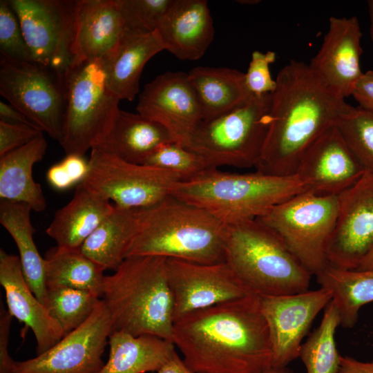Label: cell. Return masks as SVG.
<instances>
[{
    "label": "cell",
    "instance_id": "cell-41",
    "mask_svg": "<svg viewBox=\"0 0 373 373\" xmlns=\"http://www.w3.org/2000/svg\"><path fill=\"white\" fill-rule=\"evenodd\" d=\"M0 373H12L15 362L9 354L8 344L12 316L0 304Z\"/></svg>",
    "mask_w": 373,
    "mask_h": 373
},
{
    "label": "cell",
    "instance_id": "cell-38",
    "mask_svg": "<svg viewBox=\"0 0 373 373\" xmlns=\"http://www.w3.org/2000/svg\"><path fill=\"white\" fill-rule=\"evenodd\" d=\"M0 56L17 61H32L18 17L8 0L0 1Z\"/></svg>",
    "mask_w": 373,
    "mask_h": 373
},
{
    "label": "cell",
    "instance_id": "cell-27",
    "mask_svg": "<svg viewBox=\"0 0 373 373\" xmlns=\"http://www.w3.org/2000/svg\"><path fill=\"white\" fill-rule=\"evenodd\" d=\"M170 142L174 141L159 123L139 113L120 110L105 140L94 148L128 162L143 164L156 149Z\"/></svg>",
    "mask_w": 373,
    "mask_h": 373
},
{
    "label": "cell",
    "instance_id": "cell-9",
    "mask_svg": "<svg viewBox=\"0 0 373 373\" xmlns=\"http://www.w3.org/2000/svg\"><path fill=\"white\" fill-rule=\"evenodd\" d=\"M338 211V195L306 191L276 205L258 218L273 229L312 274L329 265L327 247Z\"/></svg>",
    "mask_w": 373,
    "mask_h": 373
},
{
    "label": "cell",
    "instance_id": "cell-26",
    "mask_svg": "<svg viewBox=\"0 0 373 373\" xmlns=\"http://www.w3.org/2000/svg\"><path fill=\"white\" fill-rule=\"evenodd\" d=\"M108 361L98 373L157 372L176 353L173 342L154 335L113 332Z\"/></svg>",
    "mask_w": 373,
    "mask_h": 373
},
{
    "label": "cell",
    "instance_id": "cell-23",
    "mask_svg": "<svg viewBox=\"0 0 373 373\" xmlns=\"http://www.w3.org/2000/svg\"><path fill=\"white\" fill-rule=\"evenodd\" d=\"M114 208L110 200L80 183L70 202L55 212L46 233L59 247L80 249Z\"/></svg>",
    "mask_w": 373,
    "mask_h": 373
},
{
    "label": "cell",
    "instance_id": "cell-16",
    "mask_svg": "<svg viewBox=\"0 0 373 373\" xmlns=\"http://www.w3.org/2000/svg\"><path fill=\"white\" fill-rule=\"evenodd\" d=\"M272 347V367H285L299 356L314 318L332 300L323 288L302 293L260 297Z\"/></svg>",
    "mask_w": 373,
    "mask_h": 373
},
{
    "label": "cell",
    "instance_id": "cell-21",
    "mask_svg": "<svg viewBox=\"0 0 373 373\" xmlns=\"http://www.w3.org/2000/svg\"><path fill=\"white\" fill-rule=\"evenodd\" d=\"M155 31L164 50L178 59H200L214 37L207 1L172 0Z\"/></svg>",
    "mask_w": 373,
    "mask_h": 373
},
{
    "label": "cell",
    "instance_id": "cell-31",
    "mask_svg": "<svg viewBox=\"0 0 373 373\" xmlns=\"http://www.w3.org/2000/svg\"><path fill=\"white\" fill-rule=\"evenodd\" d=\"M315 276L321 287L331 294L340 325L354 327L361 308L373 301V269H345L329 265Z\"/></svg>",
    "mask_w": 373,
    "mask_h": 373
},
{
    "label": "cell",
    "instance_id": "cell-17",
    "mask_svg": "<svg viewBox=\"0 0 373 373\" xmlns=\"http://www.w3.org/2000/svg\"><path fill=\"white\" fill-rule=\"evenodd\" d=\"M137 113L163 126L173 140L187 147L203 119L187 73L166 72L144 86Z\"/></svg>",
    "mask_w": 373,
    "mask_h": 373
},
{
    "label": "cell",
    "instance_id": "cell-50",
    "mask_svg": "<svg viewBox=\"0 0 373 373\" xmlns=\"http://www.w3.org/2000/svg\"><path fill=\"white\" fill-rule=\"evenodd\" d=\"M237 1L240 2V3H242V4H254V3H258V2H260V1H255V0H251V1L245 0V1Z\"/></svg>",
    "mask_w": 373,
    "mask_h": 373
},
{
    "label": "cell",
    "instance_id": "cell-10",
    "mask_svg": "<svg viewBox=\"0 0 373 373\" xmlns=\"http://www.w3.org/2000/svg\"><path fill=\"white\" fill-rule=\"evenodd\" d=\"M0 93L61 144L66 109L65 73L34 61H17L0 56Z\"/></svg>",
    "mask_w": 373,
    "mask_h": 373
},
{
    "label": "cell",
    "instance_id": "cell-28",
    "mask_svg": "<svg viewBox=\"0 0 373 373\" xmlns=\"http://www.w3.org/2000/svg\"><path fill=\"white\" fill-rule=\"evenodd\" d=\"M245 75L236 69L204 66L195 67L187 73L202 120L221 115L253 96L247 88Z\"/></svg>",
    "mask_w": 373,
    "mask_h": 373
},
{
    "label": "cell",
    "instance_id": "cell-12",
    "mask_svg": "<svg viewBox=\"0 0 373 373\" xmlns=\"http://www.w3.org/2000/svg\"><path fill=\"white\" fill-rule=\"evenodd\" d=\"M32 61L65 73L73 59L79 0H8Z\"/></svg>",
    "mask_w": 373,
    "mask_h": 373
},
{
    "label": "cell",
    "instance_id": "cell-8",
    "mask_svg": "<svg viewBox=\"0 0 373 373\" xmlns=\"http://www.w3.org/2000/svg\"><path fill=\"white\" fill-rule=\"evenodd\" d=\"M271 94L251 96L221 115L202 120L186 148L202 156L209 169L255 168L269 130Z\"/></svg>",
    "mask_w": 373,
    "mask_h": 373
},
{
    "label": "cell",
    "instance_id": "cell-44",
    "mask_svg": "<svg viewBox=\"0 0 373 373\" xmlns=\"http://www.w3.org/2000/svg\"><path fill=\"white\" fill-rule=\"evenodd\" d=\"M338 373H373V361L363 362L350 356H341Z\"/></svg>",
    "mask_w": 373,
    "mask_h": 373
},
{
    "label": "cell",
    "instance_id": "cell-47",
    "mask_svg": "<svg viewBox=\"0 0 373 373\" xmlns=\"http://www.w3.org/2000/svg\"><path fill=\"white\" fill-rule=\"evenodd\" d=\"M358 270H370L373 269V249L370 253L361 261Z\"/></svg>",
    "mask_w": 373,
    "mask_h": 373
},
{
    "label": "cell",
    "instance_id": "cell-35",
    "mask_svg": "<svg viewBox=\"0 0 373 373\" xmlns=\"http://www.w3.org/2000/svg\"><path fill=\"white\" fill-rule=\"evenodd\" d=\"M337 126L365 171L373 173V113L355 107Z\"/></svg>",
    "mask_w": 373,
    "mask_h": 373
},
{
    "label": "cell",
    "instance_id": "cell-48",
    "mask_svg": "<svg viewBox=\"0 0 373 373\" xmlns=\"http://www.w3.org/2000/svg\"><path fill=\"white\" fill-rule=\"evenodd\" d=\"M367 4L370 19V35L372 41H373V0L368 1Z\"/></svg>",
    "mask_w": 373,
    "mask_h": 373
},
{
    "label": "cell",
    "instance_id": "cell-29",
    "mask_svg": "<svg viewBox=\"0 0 373 373\" xmlns=\"http://www.w3.org/2000/svg\"><path fill=\"white\" fill-rule=\"evenodd\" d=\"M142 209L115 207L84 241L82 252L105 270H115L125 259L137 233Z\"/></svg>",
    "mask_w": 373,
    "mask_h": 373
},
{
    "label": "cell",
    "instance_id": "cell-15",
    "mask_svg": "<svg viewBox=\"0 0 373 373\" xmlns=\"http://www.w3.org/2000/svg\"><path fill=\"white\" fill-rule=\"evenodd\" d=\"M166 271L174 323L192 312L249 294L226 262L204 265L167 258Z\"/></svg>",
    "mask_w": 373,
    "mask_h": 373
},
{
    "label": "cell",
    "instance_id": "cell-36",
    "mask_svg": "<svg viewBox=\"0 0 373 373\" xmlns=\"http://www.w3.org/2000/svg\"><path fill=\"white\" fill-rule=\"evenodd\" d=\"M143 164L172 172L182 181L192 179L209 170L202 156L175 142L160 146Z\"/></svg>",
    "mask_w": 373,
    "mask_h": 373
},
{
    "label": "cell",
    "instance_id": "cell-32",
    "mask_svg": "<svg viewBox=\"0 0 373 373\" xmlns=\"http://www.w3.org/2000/svg\"><path fill=\"white\" fill-rule=\"evenodd\" d=\"M46 287H67L88 290L102 297L105 269L85 256L80 249L57 246L44 256Z\"/></svg>",
    "mask_w": 373,
    "mask_h": 373
},
{
    "label": "cell",
    "instance_id": "cell-43",
    "mask_svg": "<svg viewBox=\"0 0 373 373\" xmlns=\"http://www.w3.org/2000/svg\"><path fill=\"white\" fill-rule=\"evenodd\" d=\"M46 179L50 186L58 191H64L75 185L61 162L48 169Z\"/></svg>",
    "mask_w": 373,
    "mask_h": 373
},
{
    "label": "cell",
    "instance_id": "cell-3",
    "mask_svg": "<svg viewBox=\"0 0 373 373\" xmlns=\"http://www.w3.org/2000/svg\"><path fill=\"white\" fill-rule=\"evenodd\" d=\"M227 225L203 208L172 195L143 208L126 257L161 256L211 265L226 262Z\"/></svg>",
    "mask_w": 373,
    "mask_h": 373
},
{
    "label": "cell",
    "instance_id": "cell-1",
    "mask_svg": "<svg viewBox=\"0 0 373 373\" xmlns=\"http://www.w3.org/2000/svg\"><path fill=\"white\" fill-rule=\"evenodd\" d=\"M173 342L194 373H262L272 367L269 331L255 294L186 314L173 324Z\"/></svg>",
    "mask_w": 373,
    "mask_h": 373
},
{
    "label": "cell",
    "instance_id": "cell-40",
    "mask_svg": "<svg viewBox=\"0 0 373 373\" xmlns=\"http://www.w3.org/2000/svg\"><path fill=\"white\" fill-rule=\"evenodd\" d=\"M43 134L34 126L0 121V157Z\"/></svg>",
    "mask_w": 373,
    "mask_h": 373
},
{
    "label": "cell",
    "instance_id": "cell-19",
    "mask_svg": "<svg viewBox=\"0 0 373 373\" xmlns=\"http://www.w3.org/2000/svg\"><path fill=\"white\" fill-rule=\"evenodd\" d=\"M361 37L356 17H331L321 48L309 64L327 88L343 99L352 95L363 74L360 64Z\"/></svg>",
    "mask_w": 373,
    "mask_h": 373
},
{
    "label": "cell",
    "instance_id": "cell-25",
    "mask_svg": "<svg viewBox=\"0 0 373 373\" xmlns=\"http://www.w3.org/2000/svg\"><path fill=\"white\" fill-rule=\"evenodd\" d=\"M47 147L41 134L0 157L1 200L26 203L35 211L46 209V200L41 184L32 177V168L43 159Z\"/></svg>",
    "mask_w": 373,
    "mask_h": 373
},
{
    "label": "cell",
    "instance_id": "cell-11",
    "mask_svg": "<svg viewBox=\"0 0 373 373\" xmlns=\"http://www.w3.org/2000/svg\"><path fill=\"white\" fill-rule=\"evenodd\" d=\"M88 172L82 182L124 209H142L172 195L182 179L154 166L133 164L97 148L91 149Z\"/></svg>",
    "mask_w": 373,
    "mask_h": 373
},
{
    "label": "cell",
    "instance_id": "cell-2",
    "mask_svg": "<svg viewBox=\"0 0 373 373\" xmlns=\"http://www.w3.org/2000/svg\"><path fill=\"white\" fill-rule=\"evenodd\" d=\"M270 123L256 171L295 174L307 149L355 107L329 90L309 64L291 59L278 73Z\"/></svg>",
    "mask_w": 373,
    "mask_h": 373
},
{
    "label": "cell",
    "instance_id": "cell-18",
    "mask_svg": "<svg viewBox=\"0 0 373 373\" xmlns=\"http://www.w3.org/2000/svg\"><path fill=\"white\" fill-rule=\"evenodd\" d=\"M364 173L335 125L307 149L295 174L308 191L322 195H338L354 185Z\"/></svg>",
    "mask_w": 373,
    "mask_h": 373
},
{
    "label": "cell",
    "instance_id": "cell-14",
    "mask_svg": "<svg viewBox=\"0 0 373 373\" xmlns=\"http://www.w3.org/2000/svg\"><path fill=\"white\" fill-rule=\"evenodd\" d=\"M336 225L327 247L329 265L356 269L373 249V173L365 171L338 195Z\"/></svg>",
    "mask_w": 373,
    "mask_h": 373
},
{
    "label": "cell",
    "instance_id": "cell-34",
    "mask_svg": "<svg viewBox=\"0 0 373 373\" xmlns=\"http://www.w3.org/2000/svg\"><path fill=\"white\" fill-rule=\"evenodd\" d=\"M99 300L98 296L88 290L54 287L47 288L44 305L60 325L64 337L90 316Z\"/></svg>",
    "mask_w": 373,
    "mask_h": 373
},
{
    "label": "cell",
    "instance_id": "cell-46",
    "mask_svg": "<svg viewBox=\"0 0 373 373\" xmlns=\"http://www.w3.org/2000/svg\"><path fill=\"white\" fill-rule=\"evenodd\" d=\"M156 373H194L184 363L177 352Z\"/></svg>",
    "mask_w": 373,
    "mask_h": 373
},
{
    "label": "cell",
    "instance_id": "cell-33",
    "mask_svg": "<svg viewBox=\"0 0 373 373\" xmlns=\"http://www.w3.org/2000/svg\"><path fill=\"white\" fill-rule=\"evenodd\" d=\"M340 317L332 300L325 308L319 326L303 343L298 357L307 373H338L341 356L336 348L335 333Z\"/></svg>",
    "mask_w": 373,
    "mask_h": 373
},
{
    "label": "cell",
    "instance_id": "cell-37",
    "mask_svg": "<svg viewBox=\"0 0 373 373\" xmlns=\"http://www.w3.org/2000/svg\"><path fill=\"white\" fill-rule=\"evenodd\" d=\"M127 30L155 32L172 0H116Z\"/></svg>",
    "mask_w": 373,
    "mask_h": 373
},
{
    "label": "cell",
    "instance_id": "cell-5",
    "mask_svg": "<svg viewBox=\"0 0 373 373\" xmlns=\"http://www.w3.org/2000/svg\"><path fill=\"white\" fill-rule=\"evenodd\" d=\"M306 191L296 174L276 176L215 169L180 182L172 195L204 209L229 225L259 218L276 205Z\"/></svg>",
    "mask_w": 373,
    "mask_h": 373
},
{
    "label": "cell",
    "instance_id": "cell-20",
    "mask_svg": "<svg viewBox=\"0 0 373 373\" xmlns=\"http://www.w3.org/2000/svg\"><path fill=\"white\" fill-rule=\"evenodd\" d=\"M0 283L5 291L9 312L32 331L37 355L45 352L63 338L60 325L27 283L19 257L3 249H0Z\"/></svg>",
    "mask_w": 373,
    "mask_h": 373
},
{
    "label": "cell",
    "instance_id": "cell-22",
    "mask_svg": "<svg viewBox=\"0 0 373 373\" xmlns=\"http://www.w3.org/2000/svg\"><path fill=\"white\" fill-rule=\"evenodd\" d=\"M125 30L116 0H79L73 61L106 60L117 49Z\"/></svg>",
    "mask_w": 373,
    "mask_h": 373
},
{
    "label": "cell",
    "instance_id": "cell-13",
    "mask_svg": "<svg viewBox=\"0 0 373 373\" xmlns=\"http://www.w3.org/2000/svg\"><path fill=\"white\" fill-rule=\"evenodd\" d=\"M112 332L110 313L100 299L78 328L36 357L16 361L12 373H98Z\"/></svg>",
    "mask_w": 373,
    "mask_h": 373
},
{
    "label": "cell",
    "instance_id": "cell-49",
    "mask_svg": "<svg viewBox=\"0 0 373 373\" xmlns=\"http://www.w3.org/2000/svg\"><path fill=\"white\" fill-rule=\"evenodd\" d=\"M262 373H293L292 370L285 367H271Z\"/></svg>",
    "mask_w": 373,
    "mask_h": 373
},
{
    "label": "cell",
    "instance_id": "cell-24",
    "mask_svg": "<svg viewBox=\"0 0 373 373\" xmlns=\"http://www.w3.org/2000/svg\"><path fill=\"white\" fill-rule=\"evenodd\" d=\"M163 50L156 31L137 33L125 30L117 49L104 61L110 88L120 100L134 99L144 66Z\"/></svg>",
    "mask_w": 373,
    "mask_h": 373
},
{
    "label": "cell",
    "instance_id": "cell-45",
    "mask_svg": "<svg viewBox=\"0 0 373 373\" xmlns=\"http://www.w3.org/2000/svg\"><path fill=\"white\" fill-rule=\"evenodd\" d=\"M0 121L13 124H24L37 128L17 108L3 102H0Z\"/></svg>",
    "mask_w": 373,
    "mask_h": 373
},
{
    "label": "cell",
    "instance_id": "cell-42",
    "mask_svg": "<svg viewBox=\"0 0 373 373\" xmlns=\"http://www.w3.org/2000/svg\"><path fill=\"white\" fill-rule=\"evenodd\" d=\"M352 95L359 104V108L373 113V70L363 73L356 82Z\"/></svg>",
    "mask_w": 373,
    "mask_h": 373
},
{
    "label": "cell",
    "instance_id": "cell-6",
    "mask_svg": "<svg viewBox=\"0 0 373 373\" xmlns=\"http://www.w3.org/2000/svg\"><path fill=\"white\" fill-rule=\"evenodd\" d=\"M226 262L249 294L260 297L309 290L312 274L281 238L259 219L227 225Z\"/></svg>",
    "mask_w": 373,
    "mask_h": 373
},
{
    "label": "cell",
    "instance_id": "cell-39",
    "mask_svg": "<svg viewBox=\"0 0 373 373\" xmlns=\"http://www.w3.org/2000/svg\"><path fill=\"white\" fill-rule=\"evenodd\" d=\"M276 60L273 51H254L245 79L247 88L253 96L271 94L276 88V81L271 75L269 65Z\"/></svg>",
    "mask_w": 373,
    "mask_h": 373
},
{
    "label": "cell",
    "instance_id": "cell-30",
    "mask_svg": "<svg viewBox=\"0 0 373 373\" xmlns=\"http://www.w3.org/2000/svg\"><path fill=\"white\" fill-rule=\"evenodd\" d=\"M31 211L32 208L26 203L1 200L0 222L16 243L27 283L44 305L47 291L45 262L33 239L36 230L31 222Z\"/></svg>",
    "mask_w": 373,
    "mask_h": 373
},
{
    "label": "cell",
    "instance_id": "cell-7",
    "mask_svg": "<svg viewBox=\"0 0 373 373\" xmlns=\"http://www.w3.org/2000/svg\"><path fill=\"white\" fill-rule=\"evenodd\" d=\"M65 83L61 146L66 155L83 156L111 131L120 111V99L110 88L104 60L74 61L65 73Z\"/></svg>",
    "mask_w": 373,
    "mask_h": 373
},
{
    "label": "cell",
    "instance_id": "cell-4",
    "mask_svg": "<svg viewBox=\"0 0 373 373\" xmlns=\"http://www.w3.org/2000/svg\"><path fill=\"white\" fill-rule=\"evenodd\" d=\"M166 259L128 256L113 274L105 276L102 299L110 313L112 332L150 334L173 341V301Z\"/></svg>",
    "mask_w": 373,
    "mask_h": 373
}]
</instances>
